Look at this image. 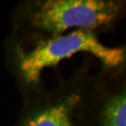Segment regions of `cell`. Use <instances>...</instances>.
<instances>
[{
  "label": "cell",
  "mask_w": 126,
  "mask_h": 126,
  "mask_svg": "<svg viewBox=\"0 0 126 126\" xmlns=\"http://www.w3.org/2000/svg\"><path fill=\"white\" fill-rule=\"evenodd\" d=\"M124 12L122 0H25L14 9L7 42L26 43L72 28L100 34L115 26Z\"/></svg>",
  "instance_id": "1"
},
{
  "label": "cell",
  "mask_w": 126,
  "mask_h": 126,
  "mask_svg": "<svg viewBox=\"0 0 126 126\" xmlns=\"http://www.w3.org/2000/svg\"><path fill=\"white\" fill-rule=\"evenodd\" d=\"M7 60L23 93L40 86L42 71L56 66L62 60L79 52L97 59L104 70H118L125 66L124 47H109L99 39V33L76 29L60 36L38 38L26 43L7 42Z\"/></svg>",
  "instance_id": "2"
},
{
  "label": "cell",
  "mask_w": 126,
  "mask_h": 126,
  "mask_svg": "<svg viewBox=\"0 0 126 126\" xmlns=\"http://www.w3.org/2000/svg\"><path fill=\"white\" fill-rule=\"evenodd\" d=\"M89 68L84 63L56 89L47 91L39 86L24 93L23 109L13 126H90L97 73L90 75Z\"/></svg>",
  "instance_id": "3"
},
{
  "label": "cell",
  "mask_w": 126,
  "mask_h": 126,
  "mask_svg": "<svg viewBox=\"0 0 126 126\" xmlns=\"http://www.w3.org/2000/svg\"><path fill=\"white\" fill-rule=\"evenodd\" d=\"M124 67L97 73L94 84L90 126H126Z\"/></svg>",
  "instance_id": "4"
}]
</instances>
